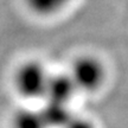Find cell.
I'll list each match as a JSON object with an SVG mask.
<instances>
[{
	"mask_svg": "<svg viewBox=\"0 0 128 128\" xmlns=\"http://www.w3.org/2000/svg\"><path fill=\"white\" fill-rule=\"evenodd\" d=\"M48 128H65L74 115L68 109L66 103L48 101L40 110Z\"/></svg>",
	"mask_w": 128,
	"mask_h": 128,
	"instance_id": "obj_4",
	"label": "cell"
},
{
	"mask_svg": "<svg viewBox=\"0 0 128 128\" xmlns=\"http://www.w3.org/2000/svg\"><path fill=\"white\" fill-rule=\"evenodd\" d=\"M50 74L43 64L36 60H28L22 64L14 75V86L20 95L28 98L45 97Z\"/></svg>",
	"mask_w": 128,
	"mask_h": 128,
	"instance_id": "obj_1",
	"label": "cell"
},
{
	"mask_svg": "<svg viewBox=\"0 0 128 128\" xmlns=\"http://www.w3.org/2000/svg\"><path fill=\"white\" fill-rule=\"evenodd\" d=\"M14 128H48L40 110L22 109L17 112L13 120Z\"/></svg>",
	"mask_w": 128,
	"mask_h": 128,
	"instance_id": "obj_6",
	"label": "cell"
},
{
	"mask_svg": "<svg viewBox=\"0 0 128 128\" xmlns=\"http://www.w3.org/2000/svg\"><path fill=\"white\" fill-rule=\"evenodd\" d=\"M70 75L78 90L94 92L98 89L104 81L106 70L103 64L97 58L82 56L72 64Z\"/></svg>",
	"mask_w": 128,
	"mask_h": 128,
	"instance_id": "obj_2",
	"label": "cell"
},
{
	"mask_svg": "<svg viewBox=\"0 0 128 128\" xmlns=\"http://www.w3.org/2000/svg\"><path fill=\"white\" fill-rule=\"evenodd\" d=\"M65 128H96L95 124L90 120L84 119V118H76L74 116L72 120L68 124Z\"/></svg>",
	"mask_w": 128,
	"mask_h": 128,
	"instance_id": "obj_7",
	"label": "cell"
},
{
	"mask_svg": "<svg viewBox=\"0 0 128 128\" xmlns=\"http://www.w3.org/2000/svg\"><path fill=\"white\" fill-rule=\"evenodd\" d=\"M25 2L32 13L48 17L60 12L71 2V0H25Z\"/></svg>",
	"mask_w": 128,
	"mask_h": 128,
	"instance_id": "obj_5",
	"label": "cell"
},
{
	"mask_svg": "<svg viewBox=\"0 0 128 128\" xmlns=\"http://www.w3.org/2000/svg\"><path fill=\"white\" fill-rule=\"evenodd\" d=\"M78 90L70 74H56L50 75L45 97L48 101L66 103L75 92Z\"/></svg>",
	"mask_w": 128,
	"mask_h": 128,
	"instance_id": "obj_3",
	"label": "cell"
}]
</instances>
